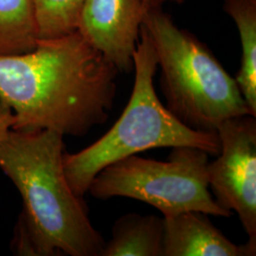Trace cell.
I'll use <instances>...</instances> for the list:
<instances>
[{
    "mask_svg": "<svg viewBox=\"0 0 256 256\" xmlns=\"http://www.w3.org/2000/svg\"><path fill=\"white\" fill-rule=\"evenodd\" d=\"M118 74L78 30L0 56V100L12 112L10 129L86 135L110 118Z\"/></svg>",
    "mask_w": 256,
    "mask_h": 256,
    "instance_id": "cell-1",
    "label": "cell"
},
{
    "mask_svg": "<svg viewBox=\"0 0 256 256\" xmlns=\"http://www.w3.org/2000/svg\"><path fill=\"white\" fill-rule=\"evenodd\" d=\"M64 136L10 130L0 142V169L18 188L23 209L12 248L19 256H100L106 241L64 170Z\"/></svg>",
    "mask_w": 256,
    "mask_h": 256,
    "instance_id": "cell-2",
    "label": "cell"
},
{
    "mask_svg": "<svg viewBox=\"0 0 256 256\" xmlns=\"http://www.w3.org/2000/svg\"><path fill=\"white\" fill-rule=\"evenodd\" d=\"M133 63L134 86L119 120L90 146L74 154L64 153L66 180L74 192L81 198L88 191L95 176L104 167L149 149L188 146L202 149L209 155L220 153L216 132L187 128L158 99L154 86L158 59L142 25Z\"/></svg>",
    "mask_w": 256,
    "mask_h": 256,
    "instance_id": "cell-3",
    "label": "cell"
},
{
    "mask_svg": "<svg viewBox=\"0 0 256 256\" xmlns=\"http://www.w3.org/2000/svg\"><path fill=\"white\" fill-rule=\"evenodd\" d=\"M142 28L160 68L165 108L187 128L216 132L226 120L252 115L238 82L209 48L178 27L162 8L146 12Z\"/></svg>",
    "mask_w": 256,
    "mask_h": 256,
    "instance_id": "cell-4",
    "label": "cell"
},
{
    "mask_svg": "<svg viewBox=\"0 0 256 256\" xmlns=\"http://www.w3.org/2000/svg\"><path fill=\"white\" fill-rule=\"evenodd\" d=\"M209 154L194 147H174L164 162L129 156L104 167L92 180L93 198H128L155 207L164 216L186 210L230 218L216 202L207 178Z\"/></svg>",
    "mask_w": 256,
    "mask_h": 256,
    "instance_id": "cell-5",
    "label": "cell"
},
{
    "mask_svg": "<svg viewBox=\"0 0 256 256\" xmlns=\"http://www.w3.org/2000/svg\"><path fill=\"white\" fill-rule=\"evenodd\" d=\"M220 151L207 165L209 188L221 208L236 212L256 252V120L243 115L221 122Z\"/></svg>",
    "mask_w": 256,
    "mask_h": 256,
    "instance_id": "cell-6",
    "label": "cell"
},
{
    "mask_svg": "<svg viewBox=\"0 0 256 256\" xmlns=\"http://www.w3.org/2000/svg\"><path fill=\"white\" fill-rule=\"evenodd\" d=\"M144 14L142 0H86L78 32L119 72H128Z\"/></svg>",
    "mask_w": 256,
    "mask_h": 256,
    "instance_id": "cell-7",
    "label": "cell"
},
{
    "mask_svg": "<svg viewBox=\"0 0 256 256\" xmlns=\"http://www.w3.org/2000/svg\"><path fill=\"white\" fill-rule=\"evenodd\" d=\"M200 210L164 216L162 256H252L246 244L236 245Z\"/></svg>",
    "mask_w": 256,
    "mask_h": 256,
    "instance_id": "cell-8",
    "label": "cell"
},
{
    "mask_svg": "<svg viewBox=\"0 0 256 256\" xmlns=\"http://www.w3.org/2000/svg\"><path fill=\"white\" fill-rule=\"evenodd\" d=\"M164 218L129 212L115 221L100 256H162Z\"/></svg>",
    "mask_w": 256,
    "mask_h": 256,
    "instance_id": "cell-9",
    "label": "cell"
},
{
    "mask_svg": "<svg viewBox=\"0 0 256 256\" xmlns=\"http://www.w3.org/2000/svg\"><path fill=\"white\" fill-rule=\"evenodd\" d=\"M223 9L238 28L242 48L234 79L250 114L256 117V0H223Z\"/></svg>",
    "mask_w": 256,
    "mask_h": 256,
    "instance_id": "cell-10",
    "label": "cell"
},
{
    "mask_svg": "<svg viewBox=\"0 0 256 256\" xmlns=\"http://www.w3.org/2000/svg\"><path fill=\"white\" fill-rule=\"evenodd\" d=\"M38 41L34 0H0V56L26 54Z\"/></svg>",
    "mask_w": 256,
    "mask_h": 256,
    "instance_id": "cell-11",
    "label": "cell"
},
{
    "mask_svg": "<svg viewBox=\"0 0 256 256\" xmlns=\"http://www.w3.org/2000/svg\"><path fill=\"white\" fill-rule=\"evenodd\" d=\"M84 3L86 0H34L39 40L77 32Z\"/></svg>",
    "mask_w": 256,
    "mask_h": 256,
    "instance_id": "cell-12",
    "label": "cell"
},
{
    "mask_svg": "<svg viewBox=\"0 0 256 256\" xmlns=\"http://www.w3.org/2000/svg\"><path fill=\"white\" fill-rule=\"evenodd\" d=\"M12 124V112L9 106L0 100V142L9 133Z\"/></svg>",
    "mask_w": 256,
    "mask_h": 256,
    "instance_id": "cell-13",
    "label": "cell"
},
{
    "mask_svg": "<svg viewBox=\"0 0 256 256\" xmlns=\"http://www.w3.org/2000/svg\"><path fill=\"white\" fill-rule=\"evenodd\" d=\"M185 0H142V5H144V12H146L148 10L153 9H158V8H162V6L168 3V2H173V3H178L180 4L184 2Z\"/></svg>",
    "mask_w": 256,
    "mask_h": 256,
    "instance_id": "cell-14",
    "label": "cell"
}]
</instances>
